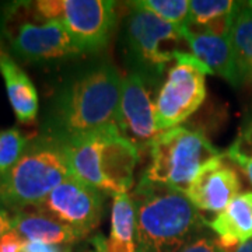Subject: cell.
<instances>
[{"instance_id":"obj_1","label":"cell","mask_w":252,"mask_h":252,"mask_svg":"<svg viewBox=\"0 0 252 252\" xmlns=\"http://www.w3.org/2000/svg\"><path fill=\"white\" fill-rule=\"evenodd\" d=\"M124 77L107 59L80 66L56 91L42 133L62 142L117 127Z\"/></svg>"},{"instance_id":"obj_2","label":"cell","mask_w":252,"mask_h":252,"mask_svg":"<svg viewBox=\"0 0 252 252\" xmlns=\"http://www.w3.org/2000/svg\"><path fill=\"white\" fill-rule=\"evenodd\" d=\"M130 196L136 215V252H180L206 230V219L178 189L142 177Z\"/></svg>"},{"instance_id":"obj_3","label":"cell","mask_w":252,"mask_h":252,"mask_svg":"<svg viewBox=\"0 0 252 252\" xmlns=\"http://www.w3.org/2000/svg\"><path fill=\"white\" fill-rule=\"evenodd\" d=\"M73 178L104 195L127 193L135 182L139 152L108 127L63 142Z\"/></svg>"},{"instance_id":"obj_4","label":"cell","mask_w":252,"mask_h":252,"mask_svg":"<svg viewBox=\"0 0 252 252\" xmlns=\"http://www.w3.org/2000/svg\"><path fill=\"white\" fill-rule=\"evenodd\" d=\"M72 177L62 140L42 133L28 142L21 158L0 177V205L14 213L35 207Z\"/></svg>"},{"instance_id":"obj_5","label":"cell","mask_w":252,"mask_h":252,"mask_svg":"<svg viewBox=\"0 0 252 252\" xmlns=\"http://www.w3.org/2000/svg\"><path fill=\"white\" fill-rule=\"evenodd\" d=\"M121 42L129 72L143 76L156 86L162 80L170 63L175 62V56L182 52V42L187 41L181 28L164 21L137 1H129Z\"/></svg>"},{"instance_id":"obj_6","label":"cell","mask_w":252,"mask_h":252,"mask_svg":"<svg viewBox=\"0 0 252 252\" xmlns=\"http://www.w3.org/2000/svg\"><path fill=\"white\" fill-rule=\"evenodd\" d=\"M0 34L11 52L24 62H55L84 55L61 23L38 11L35 1H17L4 10Z\"/></svg>"},{"instance_id":"obj_7","label":"cell","mask_w":252,"mask_h":252,"mask_svg":"<svg viewBox=\"0 0 252 252\" xmlns=\"http://www.w3.org/2000/svg\"><path fill=\"white\" fill-rule=\"evenodd\" d=\"M220 156L223 153L200 130L175 126L156 137L142 177L185 193L200 170Z\"/></svg>"},{"instance_id":"obj_8","label":"cell","mask_w":252,"mask_h":252,"mask_svg":"<svg viewBox=\"0 0 252 252\" xmlns=\"http://www.w3.org/2000/svg\"><path fill=\"white\" fill-rule=\"evenodd\" d=\"M38 11L61 23L84 54L102 51L117 26V4L111 0H39Z\"/></svg>"},{"instance_id":"obj_9","label":"cell","mask_w":252,"mask_h":252,"mask_svg":"<svg viewBox=\"0 0 252 252\" xmlns=\"http://www.w3.org/2000/svg\"><path fill=\"white\" fill-rule=\"evenodd\" d=\"M212 74L192 54L180 52L167 72L154 104L160 132L170 130L189 118L206 98V76Z\"/></svg>"},{"instance_id":"obj_10","label":"cell","mask_w":252,"mask_h":252,"mask_svg":"<svg viewBox=\"0 0 252 252\" xmlns=\"http://www.w3.org/2000/svg\"><path fill=\"white\" fill-rule=\"evenodd\" d=\"M105 196L98 189L72 177L56 187L34 209L69 227L81 240L101 223L105 210Z\"/></svg>"},{"instance_id":"obj_11","label":"cell","mask_w":252,"mask_h":252,"mask_svg":"<svg viewBox=\"0 0 252 252\" xmlns=\"http://www.w3.org/2000/svg\"><path fill=\"white\" fill-rule=\"evenodd\" d=\"M153 84L137 73L129 72L122 80L121 99L115 126L119 135L135 147L139 154L152 147L160 130L156 122V109L152 97Z\"/></svg>"},{"instance_id":"obj_12","label":"cell","mask_w":252,"mask_h":252,"mask_svg":"<svg viewBox=\"0 0 252 252\" xmlns=\"http://www.w3.org/2000/svg\"><path fill=\"white\" fill-rule=\"evenodd\" d=\"M225 154L206 164L187 189L185 195L198 210L220 213L241 190V181Z\"/></svg>"},{"instance_id":"obj_13","label":"cell","mask_w":252,"mask_h":252,"mask_svg":"<svg viewBox=\"0 0 252 252\" xmlns=\"http://www.w3.org/2000/svg\"><path fill=\"white\" fill-rule=\"evenodd\" d=\"M0 74L4 79L10 105L20 124H34L38 115L39 102L35 86L28 74L7 52L0 38Z\"/></svg>"},{"instance_id":"obj_14","label":"cell","mask_w":252,"mask_h":252,"mask_svg":"<svg viewBox=\"0 0 252 252\" xmlns=\"http://www.w3.org/2000/svg\"><path fill=\"white\" fill-rule=\"evenodd\" d=\"M182 34L192 49V55L203 63L212 74L220 76L234 87L240 86L230 36H219L189 28H184Z\"/></svg>"},{"instance_id":"obj_15","label":"cell","mask_w":252,"mask_h":252,"mask_svg":"<svg viewBox=\"0 0 252 252\" xmlns=\"http://www.w3.org/2000/svg\"><path fill=\"white\" fill-rule=\"evenodd\" d=\"M136 215L129 193L115 195L111 207L109 235L97 234L91 238L90 252H136Z\"/></svg>"},{"instance_id":"obj_16","label":"cell","mask_w":252,"mask_h":252,"mask_svg":"<svg viewBox=\"0 0 252 252\" xmlns=\"http://www.w3.org/2000/svg\"><path fill=\"white\" fill-rule=\"evenodd\" d=\"M207 227L225 250L252 240V192L240 193Z\"/></svg>"},{"instance_id":"obj_17","label":"cell","mask_w":252,"mask_h":252,"mask_svg":"<svg viewBox=\"0 0 252 252\" xmlns=\"http://www.w3.org/2000/svg\"><path fill=\"white\" fill-rule=\"evenodd\" d=\"M11 230L16 231L23 240L34 243L62 245L79 240L69 227L39 210L16 212L11 216Z\"/></svg>"},{"instance_id":"obj_18","label":"cell","mask_w":252,"mask_h":252,"mask_svg":"<svg viewBox=\"0 0 252 252\" xmlns=\"http://www.w3.org/2000/svg\"><path fill=\"white\" fill-rule=\"evenodd\" d=\"M230 44L234 54L238 83H252V7L238 1L230 30Z\"/></svg>"},{"instance_id":"obj_19","label":"cell","mask_w":252,"mask_h":252,"mask_svg":"<svg viewBox=\"0 0 252 252\" xmlns=\"http://www.w3.org/2000/svg\"><path fill=\"white\" fill-rule=\"evenodd\" d=\"M237 4L238 1L231 0L189 1L190 23L187 28L228 38Z\"/></svg>"},{"instance_id":"obj_20","label":"cell","mask_w":252,"mask_h":252,"mask_svg":"<svg viewBox=\"0 0 252 252\" xmlns=\"http://www.w3.org/2000/svg\"><path fill=\"white\" fill-rule=\"evenodd\" d=\"M137 3L181 30L188 27L190 23L189 1L187 0H139Z\"/></svg>"},{"instance_id":"obj_21","label":"cell","mask_w":252,"mask_h":252,"mask_svg":"<svg viewBox=\"0 0 252 252\" xmlns=\"http://www.w3.org/2000/svg\"><path fill=\"white\" fill-rule=\"evenodd\" d=\"M225 156L244 172L252 185V119H248L240 127L237 137L227 149Z\"/></svg>"},{"instance_id":"obj_22","label":"cell","mask_w":252,"mask_h":252,"mask_svg":"<svg viewBox=\"0 0 252 252\" xmlns=\"http://www.w3.org/2000/svg\"><path fill=\"white\" fill-rule=\"evenodd\" d=\"M28 137L17 129L0 130V177L21 158L28 146Z\"/></svg>"},{"instance_id":"obj_23","label":"cell","mask_w":252,"mask_h":252,"mask_svg":"<svg viewBox=\"0 0 252 252\" xmlns=\"http://www.w3.org/2000/svg\"><path fill=\"white\" fill-rule=\"evenodd\" d=\"M180 252H227V250L220 244L212 230H205L192 238Z\"/></svg>"},{"instance_id":"obj_24","label":"cell","mask_w":252,"mask_h":252,"mask_svg":"<svg viewBox=\"0 0 252 252\" xmlns=\"http://www.w3.org/2000/svg\"><path fill=\"white\" fill-rule=\"evenodd\" d=\"M24 243L26 241L11 230L0 238V252H23Z\"/></svg>"},{"instance_id":"obj_25","label":"cell","mask_w":252,"mask_h":252,"mask_svg":"<svg viewBox=\"0 0 252 252\" xmlns=\"http://www.w3.org/2000/svg\"><path fill=\"white\" fill-rule=\"evenodd\" d=\"M23 252H63V250L55 244L26 241L23 247Z\"/></svg>"},{"instance_id":"obj_26","label":"cell","mask_w":252,"mask_h":252,"mask_svg":"<svg viewBox=\"0 0 252 252\" xmlns=\"http://www.w3.org/2000/svg\"><path fill=\"white\" fill-rule=\"evenodd\" d=\"M9 231H11V215L0 205V238Z\"/></svg>"},{"instance_id":"obj_27","label":"cell","mask_w":252,"mask_h":252,"mask_svg":"<svg viewBox=\"0 0 252 252\" xmlns=\"http://www.w3.org/2000/svg\"><path fill=\"white\" fill-rule=\"evenodd\" d=\"M227 252H252V240L248 243L241 244L238 247L230 248V250H227Z\"/></svg>"},{"instance_id":"obj_28","label":"cell","mask_w":252,"mask_h":252,"mask_svg":"<svg viewBox=\"0 0 252 252\" xmlns=\"http://www.w3.org/2000/svg\"><path fill=\"white\" fill-rule=\"evenodd\" d=\"M250 6H251V7H252V1H250Z\"/></svg>"}]
</instances>
